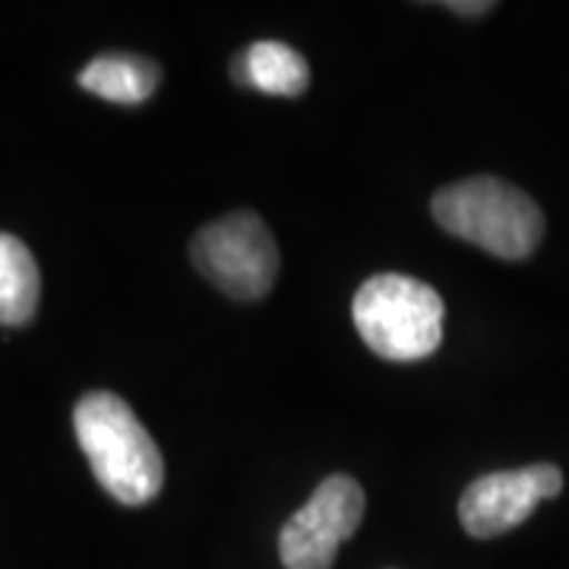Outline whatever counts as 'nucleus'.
I'll return each instance as SVG.
<instances>
[{"label":"nucleus","mask_w":569,"mask_h":569,"mask_svg":"<svg viewBox=\"0 0 569 569\" xmlns=\"http://www.w3.org/2000/svg\"><path fill=\"white\" fill-rule=\"evenodd\" d=\"M73 430L104 493L127 507H142L159 497L162 452L121 396L108 389L86 392L73 408Z\"/></svg>","instance_id":"nucleus-1"},{"label":"nucleus","mask_w":569,"mask_h":569,"mask_svg":"<svg viewBox=\"0 0 569 569\" xmlns=\"http://www.w3.org/2000/svg\"><path fill=\"white\" fill-rule=\"evenodd\" d=\"M430 209L449 234L500 260H526L545 234V216L538 203L500 178L449 183L433 197Z\"/></svg>","instance_id":"nucleus-2"},{"label":"nucleus","mask_w":569,"mask_h":569,"mask_svg":"<svg viewBox=\"0 0 569 569\" xmlns=\"http://www.w3.org/2000/svg\"><path fill=\"white\" fill-rule=\"evenodd\" d=\"M351 317L373 355L411 365L440 348L447 307L430 284L399 272H380L355 291Z\"/></svg>","instance_id":"nucleus-3"},{"label":"nucleus","mask_w":569,"mask_h":569,"mask_svg":"<svg viewBox=\"0 0 569 569\" xmlns=\"http://www.w3.org/2000/svg\"><path fill=\"white\" fill-rule=\"evenodd\" d=\"M190 257L216 288L238 301H257L279 276V247L257 212H231L197 231Z\"/></svg>","instance_id":"nucleus-4"},{"label":"nucleus","mask_w":569,"mask_h":569,"mask_svg":"<svg viewBox=\"0 0 569 569\" xmlns=\"http://www.w3.org/2000/svg\"><path fill=\"white\" fill-rule=\"evenodd\" d=\"M365 519V490L348 475H329L279 535L284 569H329Z\"/></svg>","instance_id":"nucleus-5"},{"label":"nucleus","mask_w":569,"mask_h":569,"mask_svg":"<svg viewBox=\"0 0 569 569\" xmlns=\"http://www.w3.org/2000/svg\"><path fill=\"white\" fill-rule=\"evenodd\" d=\"M563 490V475L550 462L493 471L471 481L459 500V522L471 538H497L519 529L541 500Z\"/></svg>","instance_id":"nucleus-6"},{"label":"nucleus","mask_w":569,"mask_h":569,"mask_svg":"<svg viewBox=\"0 0 569 569\" xmlns=\"http://www.w3.org/2000/svg\"><path fill=\"white\" fill-rule=\"evenodd\" d=\"M231 77H234V82L250 86V89L266 92V96L298 99L310 86V67L284 41H253L250 48H244L234 58Z\"/></svg>","instance_id":"nucleus-7"},{"label":"nucleus","mask_w":569,"mask_h":569,"mask_svg":"<svg viewBox=\"0 0 569 569\" xmlns=\"http://www.w3.org/2000/svg\"><path fill=\"white\" fill-rule=\"evenodd\" d=\"M159 63L140 54H102L86 63L80 86L86 92L114 104L146 102L159 86Z\"/></svg>","instance_id":"nucleus-8"},{"label":"nucleus","mask_w":569,"mask_h":569,"mask_svg":"<svg viewBox=\"0 0 569 569\" xmlns=\"http://www.w3.org/2000/svg\"><path fill=\"white\" fill-rule=\"evenodd\" d=\"M39 298L41 276L32 250L0 231V326L32 323Z\"/></svg>","instance_id":"nucleus-9"},{"label":"nucleus","mask_w":569,"mask_h":569,"mask_svg":"<svg viewBox=\"0 0 569 569\" xmlns=\"http://www.w3.org/2000/svg\"><path fill=\"white\" fill-rule=\"evenodd\" d=\"M493 3H449V10L456 13H466V17H475V13H488Z\"/></svg>","instance_id":"nucleus-10"}]
</instances>
